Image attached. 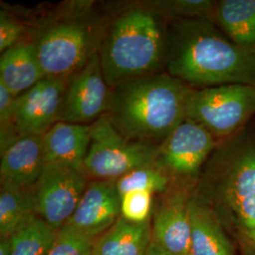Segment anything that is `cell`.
<instances>
[{"label": "cell", "mask_w": 255, "mask_h": 255, "mask_svg": "<svg viewBox=\"0 0 255 255\" xmlns=\"http://www.w3.org/2000/svg\"><path fill=\"white\" fill-rule=\"evenodd\" d=\"M164 72L194 89L255 86V52L237 46L209 19L169 18Z\"/></svg>", "instance_id": "cell-1"}, {"label": "cell", "mask_w": 255, "mask_h": 255, "mask_svg": "<svg viewBox=\"0 0 255 255\" xmlns=\"http://www.w3.org/2000/svg\"><path fill=\"white\" fill-rule=\"evenodd\" d=\"M112 89L107 115L114 127L129 141L158 146L186 119L194 88L164 71Z\"/></svg>", "instance_id": "cell-2"}, {"label": "cell", "mask_w": 255, "mask_h": 255, "mask_svg": "<svg viewBox=\"0 0 255 255\" xmlns=\"http://www.w3.org/2000/svg\"><path fill=\"white\" fill-rule=\"evenodd\" d=\"M166 31L167 18L140 1L127 3L109 15L99 55L110 87L164 72Z\"/></svg>", "instance_id": "cell-3"}, {"label": "cell", "mask_w": 255, "mask_h": 255, "mask_svg": "<svg viewBox=\"0 0 255 255\" xmlns=\"http://www.w3.org/2000/svg\"><path fill=\"white\" fill-rule=\"evenodd\" d=\"M29 41L46 77L70 78L99 53L109 14L95 1H66L41 18Z\"/></svg>", "instance_id": "cell-4"}, {"label": "cell", "mask_w": 255, "mask_h": 255, "mask_svg": "<svg viewBox=\"0 0 255 255\" xmlns=\"http://www.w3.org/2000/svg\"><path fill=\"white\" fill-rule=\"evenodd\" d=\"M212 153L197 196L219 215L228 216L250 241L255 238V139L232 137Z\"/></svg>", "instance_id": "cell-5"}, {"label": "cell", "mask_w": 255, "mask_h": 255, "mask_svg": "<svg viewBox=\"0 0 255 255\" xmlns=\"http://www.w3.org/2000/svg\"><path fill=\"white\" fill-rule=\"evenodd\" d=\"M255 114V85L225 84L193 89L185 120L204 128L223 142L234 136Z\"/></svg>", "instance_id": "cell-6"}, {"label": "cell", "mask_w": 255, "mask_h": 255, "mask_svg": "<svg viewBox=\"0 0 255 255\" xmlns=\"http://www.w3.org/2000/svg\"><path fill=\"white\" fill-rule=\"evenodd\" d=\"M156 151L157 146L126 139L106 114L91 124V142L82 171L93 180L117 181L136 168L153 165Z\"/></svg>", "instance_id": "cell-7"}, {"label": "cell", "mask_w": 255, "mask_h": 255, "mask_svg": "<svg viewBox=\"0 0 255 255\" xmlns=\"http://www.w3.org/2000/svg\"><path fill=\"white\" fill-rule=\"evenodd\" d=\"M88 182L81 169L46 164L31 187L34 213L55 231H60L72 217Z\"/></svg>", "instance_id": "cell-8"}, {"label": "cell", "mask_w": 255, "mask_h": 255, "mask_svg": "<svg viewBox=\"0 0 255 255\" xmlns=\"http://www.w3.org/2000/svg\"><path fill=\"white\" fill-rule=\"evenodd\" d=\"M219 143L204 128L184 120L157 146L153 165L168 179H194Z\"/></svg>", "instance_id": "cell-9"}, {"label": "cell", "mask_w": 255, "mask_h": 255, "mask_svg": "<svg viewBox=\"0 0 255 255\" xmlns=\"http://www.w3.org/2000/svg\"><path fill=\"white\" fill-rule=\"evenodd\" d=\"M112 92L98 53L69 78L60 121L91 125L109 113Z\"/></svg>", "instance_id": "cell-10"}, {"label": "cell", "mask_w": 255, "mask_h": 255, "mask_svg": "<svg viewBox=\"0 0 255 255\" xmlns=\"http://www.w3.org/2000/svg\"><path fill=\"white\" fill-rule=\"evenodd\" d=\"M68 80L46 77L16 97L15 120L21 136H42L61 120Z\"/></svg>", "instance_id": "cell-11"}, {"label": "cell", "mask_w": 255, "mask_h": 255, "mask_svg": "<svg viewBox=\"0 0 255 255\" xmlns=\"http://www.w3.org/2000/svg\"><path fill=\"white\" fill-rule=\"evenodd\" d=\"M152 212V241L172 255H191L189 195L183 189L165 192Z\"/></svg>", "instance_id": "cell-12"}, {"label": "cell", "mask_w": 255, "mask_h": 255, "mask_svg": "<svg viewBox=\"0 0 255 255\" xmlns=\"http://www.w3.org/2000/svg\"><path fill=\"white\" fill-rule=\"evenodd\" d=\"M120 216V196L115 181L92 180L64 227L95 240L108 231Z\"/></svg>", "instance_id": "cell-13"}, {"label": "cell", "mask_w": 255, "mask_h": 255, "mask_svg": "<svg viewBox=\"0 0 255 255\" xmlns=\"http://www.w3.org/2000/svg\"><path fill=\"white\" fill-rule=\"evenodd\" d=\"M91 142V125L59 121L42 135L45 164L82 170Z\"/></svg>", "instance_id": "cell-14"}, {"label": "cell", "mask_w": 255, "mask_h": 255, "mask_svg": "<svg viewBox=\"0 0 255 255\" xmlns=\"http://www.w3.org/2000/svg\"><path fill=\"white\" fill-rule=\"evenodd\" d=\"M0 182L31 188L45 169L42 136L25 135L0 152Z\"/></svg>", "instance_id": "cell-15"}, {"label": "cell", "mask_w": 255, "mask_h": 255, "mask_svg": "<svg viewBox=\"0 0 255 255\" xmlns=\"http://www.w3.org/2000/svg\"><path fill=\"white\" fill-rule=\"evenodd\" d=\"M32 43L27 40L9 47L0 57V83L18 97L46 78Z\"/></svg>", "instance_id": "cell-16"}, {"label": "cell", "mask_w": 255, "mask_h": 255, "mask_svg": "<svg viewBox=\"0 0 255 255\" xmlns=\"http://www.w3.org/2000/svg\"><path fill=\"white\" fill-rule=\"evenodd\" d=\"M191 222V255H235L219 217L197 196L189 198Z\"/></svg>", "instance_id": "cell-17"}, {"label": "cell", "mask_w": 255, "mask_h": 255, "mask_svg": "<svg viewBox=\"0 0 255 255\" xmlns=\"http://www.w3.org/2000/svg\"><path fill=\"white\" fill-rule=\"evenodd\" d=\"M152 241L151 221L136 223L122 218L94 240L92 255H146Z\"/></svg>", "instance_id": "cell-18"}, {"label": "cell", "mask_w": 255, "mask_h": 255, "mask_svg": "<svg viewBox=\"0 0 255 255\" xmlns=\"http://www.w3.org/2000/svg\"><path fill=\"white\" fill-rule=\"evenodd\" d=\"M216 20L237 46L255 52V0H223Z\"/></svg>", "instance_id": "cell-19"}, {"label": "cell", "mask_w": 255, "mask_h": 255, "mask_svg": "<svg viewBox=\"0 0 255 255\" xmlns=\"http://www.w3.org/2000/svg\"><path fill=\"white\" fill-rule=\"evenodd\" d=\"M31 188L1 182L0 237H9L34 215Z\"/></svg>", "instance_id": "cell-20"}, {"label": "cell", "mask_w": 255, "mask_h": 255, "mask_svg": "<svg viewBox=\"0 0 255 255\" xmlns=\"http://www.w3.org/2000/svg\"><path fill=\"white\" fill-rule=\"evenodd\" d=\"M57 233L34 214L9 237L11 255H47Z\"/></svg>", "instance_id": "cell-21"}, {"label": "cell", "mask_w": 255, "mask_h": 255, "mask_svg": "<svg viewBox=\"0 0 255 255\" xmlns=\"http://www.w3.org/2000/svg\"><path fill=\"white\" fill-rule=\"evenodd\" d=\"M165 18L216 19L217 4L208 0H145L140 1Z\"/></svg>", "instance_id": "cell-22"}, {"label": "cell", "mask_w": 255, "mask_h": 255, "mask_svg": "<svg viewBox=\"0 0 255 255\" xmlns=\"http://www.w3.org/2000/svg\"><path fill=\"white\" fill-rule=\"evenodd\" d=\"M115 184L120 197L130 191L164 194L168 190L169 179L154 165H148L125 174L115 181Z\"/></svg>", "instance_id": "cell-23"}, {"label": "cell", "mask_w": 255, "mask_h": 255, "mask_svg": "<svg viewBox=\"0 0 255 255\" xmlns=\"http://www.w3.org/2000/svg\"><path fill=\"white\" fill-rule=\"evenodd\" d=\"M15 100L16 97L0 83V152L22 137L16 126Z\"/></svg>", "instance_id": "cell-24"}, {"label": "cell", "mask_w": 255, "mask_h": 255, "mask_svg": "<svg viewBox=\"0 0 255 255\" xmlns=\"http://www.w3.org/2000/svg\"><path fill=\"white\" fill-rule=\"evenodd\" d=\"M153 195L149 191H130L121 196V217L136 223L150 220L153 212Z\"/></svg>", "instance_id": "cell-25"}, {"label": "cell", "mask_w": 255, "mask_h": 255, "mask_svg": "<svg viewBox=\"0 0 255 255\" xmlns=\"http://www.w3.org/2000/svg\"><path fill=\"white\" fill-rule=\"evenodd\" d=\"M94 239L63 227L57 233L47 255H92Z\"/></svg>", "instance_id": "cell-26"}, {"label": "cell", "mask_w": 255, "mask_h": 255, "mask_svg": "<svg viewBox=\"0 0 255 255\" xmlns=\"http://www.w3.org/2000/svg\"><path fill=\"white\" fill-rule=\"evenodd\" d=\"M29 39L26 23L6 9L0 11V52Z\"/></svg>", "instance_id": "cell-27"}, {"label": "cell", "mask_w": 255, "mask_h": 255, "mask_svg": "<svg viewBox=\"0 0 255 255\" xmlns=\"http://www.w3.org/2000/svg\"><path fill=\"white\" fill-rule=\"evenodd\" d=\"M146 255H172L169 253H167L166 251H164V249H162L159 245H157L154 241H151L150 245L148 247V250L146 252Z\"/></svg>", "instance_id": "cell-28"}, {"label": "cell", "mask_w": 255, "mask_h": 255, "mask_svg": "<svg viewBox=\"0 0 255 255\" xmlns=\"http://www.w3.org/2000/svg\"><path fill=\"white\" fill-rule=\"evenodd\" d=\"M0 255H11V245L9 237L1 238L0 240Z\"/></svg>", "instance_id": "cell-29"}, {"label": "cell", "mask_w": 255, "mask_h": 255, "mask_svg": "<svg viewBox=\"0 0 255 255\" xmlns=\"http://www.w3.org/2000/svg\"><path fill=\"white\" fill-rule=\"evenodd\" d=\"M252 242H253V243H254V245H255V239H254V240H253V241H252Z\"/></svg>", "instance_id": "cell-30"}]
</instances>
